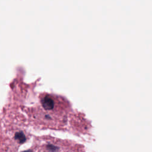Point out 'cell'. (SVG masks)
<instances>
[{
  "label": "cell",
  "mask_w": 152,
  "mask_h": 152,
  "mask_svg": "<svg viewBox=\"0 0 152 152\" xmlns=\"http://www.w3.org/2000/svg\"><path fill=\"white\" fill-rule=\"evenodd\" d=\"M68 142L49 137H40L33 147L32 152H68L73 150Z\"/></svg>",
  "instance_id": "7a4b0ae2"
},
{
  "label": "cell",
  "mask_w": 152,
  "mask_h": 152,
  "mask_svg": "<svg viewBox=\"0 0 152 152\" xmlns=\"http://www.w3.org/2000/svg\"><path fill=\"white\" fill-rule=\"evenodd\" d=\"M70 109V105L64 98L43 93L30 109L29 118L32 124L40 129H59L65 126Z\"/></svg>",
  "instance_id": "6da1fadb"
}]
</instances>
